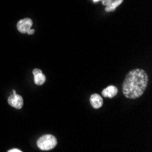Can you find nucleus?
<instances>
[{
	"label": "nucleus",
	"mask_w": 152,
	"mask_h": 152,
	"mask_svg": "<svg viewBox=\"0 0 152 152\" xmlns=\"http://www.w3.org/2000/svg\"><path fill=\"white\" fill-rule=\"evenodd\" d=\"M33 22L30 18H23L17 24V28L20 33H27L32 27Z\"/></svg>",
	"instance_id": "4"
},
{
	"label": "nucleus",
	"mask_w": 152,
	"mask_h": 152,
	"mask_svg": "<svg viewBox=\"0 0 152 152\" xmlns=\"http://www.w3.org/2000/svg\"><path fill=\"white\" fill-rule=\"evenodd\" d=\"M117 94H118V88L115 86H112V85L108 86L102 91L103 96H105V98H109V99L114 98Z\"/></svg>",
	"instance_id": "8"
},
{
	"label": "nucleus",
	"mask_w": 152,
	"mask_h": 152,
	"mask_svg": "<svg viewBox=\"0 0 152 152\" xmlns=\"http://www.w3.org/2000/svg\"><path fill=\"white\" fill-rule=\"evenodd\" d=\"M8 152H21L22 150H20V149H18V148H12V149H9V150H7Z\"/></svg>",
	"instance_id": "9"
},
{
	"label": "nucleus",
	"mask_w": 152,
	"mask_h": 152,
	"mask_svg": "<svg viewBox=\"0 0 152 152\" xmlns=\"http://www.w3.org/2000/svg\"><path fill=\"white\" fill-rule=\"evenodd\" d=\"M89 100H90L91 106L94 108H96V109L100 108L103 106V99L101 98V96L99 94H93V95H91Z\"/></svg>",
	"instance_id": "7"
},
{
	"label": "nucleus",
	"mask_w": 152,
	"mask_h": 152,
	"mask_svg": "<svg viewBox=\"0 0 152 152\" xmlns=\"http://www.w3.org/2000/svg\"><path fill=\"white\" fill-rule=\"evenodd\" d=\"M7 102L8 104L15 107L17 109H20L22 108L23 105H24V100H23V98L20 96V95H18L16 90H13V95H11L10 96H8L7 99Z\"/></svg>",
	"instance_id": "3"
},
{
	"label": "nucleus",
	"mask_w": 152,
	"mask_h": 152,
	"mask_svg": "<svg viewBox=\"0 0 152 152\" xmlns=\"http://www.w3.org/2000/svg\"><path fill=\"white\" fill-rule=\"evenodd\" d=\"M58 144L56 137L53 135H43L37 141V145L41 150H51Z\"/></svg>",
	"instance_id": "2"
},
{
	"label": "nucleus",
	"mask_w": 152,
	"mask_h": 152,
	"mask_svg": "<svg viewBox=\"0 0 152 152\" xmlns=\"http://www.w3.org/2000/svg\"><path fill=\"white\" fill-rule=\"evenodd\" d=\"M33 75H34V81L36 85L41 86L46 82V76L42 73V70L39 69V68H35L33 70Z\"/></svg>",
	"instance_id": "6"
},
{
	"label": "nucleus",
	"mask_w": 152,
	"mask_h": 152,
	"mask_svg": "<svg viewBox=\"0 0 152 152\" xmlns=\"http://www.w3.org/2000/svg\"><path fill=\"white\" fill-rule=\"evenodd\" d=\"M101 2L106 7L107 12H111L121 5L123 0H101Z\"/></svg>",
	"instance_id": "5"
},
{
	"label": "nucleus",
	"mask_w": 152,
	"mask_h": 152,
	"mask_svg": "<svg viewBox=\"0 0 152 152\" xmlns=\"http://www.w3.org/2000/svg\"><path fill=\"white\" fill-rule=\"evenodd\" d=\"M92 1H93L94 3H98V2H99V1H101V0H92Z\"/></svg>",
	"instance_id": "11"
},
{
	"label": "nucleus",
	"mask_w": 152,
	"mask_h": 152,
	"mask_svg": "<svg viewBox=\"0 0 152 152\" xmlns=\"http://www.w3.org/2000/svg\"><path fill=\"white\" fill-rule=\"evenodd\" d=\"M34 32H35V30H34V29H30L28 32H27V34H28V35H33V34H34Z\"/></svg>",
	"instance_id": "10"
},
{
	"label": "nucleus",
	"mask_w": 152,
	"mask_h": 152,
	"mask_svg": "<svg viewBox=\"0 0 152 152\" xmlns=\"http://www.w3.org/2000/svg\"><path fill=\"white\" fill-rule=\"evenodd\" d=\"M148 82V77L145 70L140 68L131 70L123 81L122 91L124 96L130 99L140 98L145 92Z\"/></svg>",
	"instance_id": "1"
}]
</instances>
